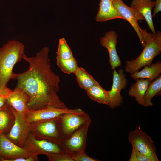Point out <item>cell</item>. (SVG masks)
Returning <instances> with one entry per match:
<instances>
[{
  "mask_svg": "<svg viewBox=\"0 0 161 161\" xmlns=\"http://www.w3.org/2000/svg\"><path fill=\"white\" fill-rule=\"evenodd\" d=\"M49 49L43 48L32 57L24 53L22 59L29 64L28 69L22 73H13L17 81L16 87L24 90L29 97V110H37L49 107L67 108L58 96L60 78L52 70L48 57Z\"/></svg>",
  "mask_w": 161,
  "mask_h": 161,
  "instance_id": "cell-1",
  "label": "cell"
},
{
  "mask_svg": "<svg viewBox=\"0 0 161 161\" xmlns=\"http://www.w3.org/2000/svg\"><path fill=\"white\" fill-rule=\"evenodd\" d=\"M24 49L23 44L16 40L9 41L0 48V95L6 98L12 91L7 84L13 79L15 65L22 59Z\"/></svg>",
  "mask_w": 161,
  "mask_h": 161,
  "instance_id": "cell-2",
  "label": "cell"
},
{
  "mask_svg": "<svg viewBox=\"0 0 161 161\" xmlns=\"http://www.w3.org/2000/svg\"><path fill=\"white\" fill-rule=\"evenodd\" d=\"M144 49L135 59L126 61L125 70L131 74L139 71L143 66L152 64L155 57L161 52V32L152 33L145 43Z\"/></svg>",
  "mask_w": 161,
  "mask_h": 161,
  "instance_id": "cell-3",
  "label": "cell"
},
{
  "mask_svg": "<svg viewBox=\"0 0 161 161\" xmlns=\"http://www.w3.org/2000/svg\"><path fill=\"white\" fill-rule=\"evenodd\" d=\"M58 118L30 123V132L37 138L46 140L60 145L63 139Z\"/></svg>",
  "mask_w": 161,
  "mask_h": 161,
  "instance_id": "cell-4",
  "label": "cell"
},
{
  "mask_svg": "<svg viewBox=\"0 0 161 161\" xmlns=\"http://www.w3.org/2000/svg\"><path fill=\"white\" fill-rule=\"evenodd\" d=\"M89 115L85 112L81 113H68L58 118V123L63 140L69 138L82 126L90 124Z\"/></svg>",
  "mask_w": 161,
  "mask_h": 161,
  "instance_id": "cell-5",
  "label": "cell"
},
{
  "mask_svg": "<svg viewBox=\"0 0 161 161\" xmlns=\"http://www.w3.org/2000/svg\"><path fill=\"white\" fill-rule=\"evenodd\" d=\"M114 5L118 12L131 24L139 38L143 47L145 43L151 36L152 33L148 32L142 29L138 21L145 20L140 13L131 7L126 5L122 0H112Z\"/></svg>",
  "mask_w": 161,
  "mask_h": 161,
  "instance_id": "cell-6",
  "label": "cell"
},
{
  "mask_svg": "<svg viewBox=\"0 0 161 161\" xmlns=\"http://www.w3.org/2000/svg\"><path fill=\"white\" fill-rule=\"evenodd\" d=\"M128 139L133 147L152 161H159L154 143L146 132L140 129L134 130L129 133Z\"/></svg>",
  "mask_w": 161,
  "mask_h": 161,
  "instance_id": "cell-7",
  "label": "cell"
},
{
  "mask_svg": "<svg viewBox=\"0 0 161 161\" xmlns=\"http://www.w3.org/2000/svg\"><path fill=\"white\" fill-rule=\"evenodd\" d=\"M9 107L14 114L15 121L9 131L5 134L13 143L23 148L25 141L30 133V123L27 121L24 115Z\"/></svg>",
  "mask_w": 161,
  "mask_h": 161,
  "instance_id": "cell-8",
  "label": "cell"
},
{
  "mask_svg": "<svg viewBox=\"0 0 161 161\" xmlns=\"http://www.w3.org/2000/svg\"><path fill=\"white\" fill-rule=\"evenodd\" d=\"M23 148L29 153L38 156L42 154L47 157L52 154L64 152L59 145L46 140L37 138L30 132Z\"/></svg>",
  "mask_w": 161,
  "mask_h": 161,
  "instance_id": "cell-9",
  "label": "cell"
},
{
  "mask_svg": "<svg viewBox=\"0 0 161 161\" xmlns=\"http://www.w3.org/2000/svg\"><path fill=\"white\" fill-rule=\"evenodd\" d=\"M90 124L82 126L69 138L62 141L60 146L65 153L70 155L86 152L87 138Z\"/></svg>",
  "mask_w": 161,
  "mask_h": 161,
  "instance_id": "cell-10",
  "label": "cell"
},
{
  "mask_svg": "<svg viewBox=\"0 0 161 161\" xmlns=\"http://www.w3.org/2000/svg\"><path fill=\"white\" fill-rule=\"evenodd\" d=\"M84 111L80 108L70 109L49 107L37 110H29L24 115L27 122H33L53 119L59 117L68 113H81Z\"/></svg>",
  "mask_w": 161,
  "mask_h": 161,
  "instance_id": "cell-11",
  "label": "cell"
},
{
  "mask_svg": "<svg viewBox=\"0 0 161 161\" xmlns=\"http://www.w3.org/2000/svg\"><path fill=\"white\" fill-rule=\"evenodd\" d=\"M127 85L126 75L123 70L120 69L117 72L113 70V83L111 89L109 90L110 103L109 106L114 109L120 106L123 102L121 92Z\"/></svg>",
  "mask_w": 161,
  "mask_h": 161,
  "instance_id": "cell-12",
  "label": "cell"
},
{
  "mask_svg": "<svg viewBox=\"0 0 161 161\" xmlns=\"http://www.w3.org/2000/svg\"><path fill=\"white\" fill-rule=\"evenodd\" d=\"M31 154L24 148L13 143L5 134H0V161H9L12 159Z\"/></svg>",
  "mask_w": 161,
  "mask_h": 161,
  "instance_id": "cell-13",
  "label": "cell"
},
{
  "mask_svg": "<svg viewBox=\"0 0 161 161\" xmlns=\"http://www.w3.org/2000/svg\"><path fill=\"white\" fill-rule=\"evenodd\" d=\"M118 35L116 32L110 30L106 32L100 39V44L107 49L109 55V62L112 70L120 66L121 63L118 55L116 45Z\"/></svg>",
  "mask_w": 161,
  "mask_h": 161,
  "instance_id": "cell-14",
  "label": "cell"
},
{
  "mask_svg": "<svg viewBox=\"0 0 161 161\" xmlns=\"http://www.w3.org/2000/svg\"><path fill=\"white\" fill-rule=\"evenodd\" d=\"M6 103L18 113L24 115L29 111V97L21 89L16 87L6 97Z\"/></svg>",
  "mask_w": 161,
  "mask_h": 161,
  "instance_id": "cell-15",
  "label": "cell"
},
{
  "mask_svg": "<svg viewBox=\"0 0 161 161\" xmlns=\"http://www.w3.org/2000/svg\"><path fill=\"white\" fill-rule=\"evenodd\" d=\"M155 3L152 0H132L130 6L143 16L152 33H156L152 14Z\"/></svg>",
  "mask_w": 161,
  "mask_h": 161,
  "instance_id": "cell-16",
  "label": "cell"
},
{
  "mask_svg": "<svg viewBox=\"0 0 161 161\" xmlns=\"http://www.w3.org/2000/svg\"><path fill=\"white\" fill-rule=\"evenodd\" d=\"M96 20L104 22L109 20L120 19L125 20L114 7L112 0H100Z\"/></svg>",
  "mask_w": 161,
  "mask_h": 161,
  "instance_id": "cell-17",
  "label": "cell"
},
{
  "mask_svg": "<svg viewBox=\"0 0 161 161\" xmlns=\"http://www.w3.org/2000/svg\"><path fill=\"white\" fill-rule=\"evenodd\" d=\"M129 90V95L135 98L138 104L144 106L143 99L146 91L151 82L149 79L139 78L136 80Z\"/></svg>",
  "mask_w": 161,
  "mask_h": 161,
  "instance_id": "cell-18",
  "label": "cell"
},
{
  "mask_svg": "<svg viewBox=\"0 0 161 161\" xmlns=\"http://www.w3.org/2000/svg\"><path fill=\"white\" fill-rule=\"evenodd\" d=\"M161 73V63L158 61L149 65L144 66L140 71L131 74V77L136 80L139 78L149 79L151 82L157 78Z\"/></svg>",
  "mask_w": 161,
  "mask_h": 161,
  "instance_id": "cell-19",
  "label": "cell"
},
{
  "mask_svg": "<svg viewBox=\"0 0 161 161\" xmlns=\"http://www.w3.org/2000/svg\"><path fill=\"white\" fill-rule=\"evenodd\" d=\"M14 121L13 113L6 103L0 108V134L7 133L13 125Z\"/></svg>",
  "mask_w": 161,
  "mask_h": 161,
  "instance_id": "cell-20",
  "label": "cell"
},
{
  "mask_svg": "<svg viewBox=\"0 0 161 161\" xmlns=\"http://www.w3.org/2000/svg\"><path fill=\"white\" fill-rule=\"evenodd\" d=\"M88 97L92 100L109 106L110 103L109 90L103 89L99 83L86 91Z\"/></svg>",
  "mask_w": 161,
  "mask_h": 161,
  "instance_id": "cell-21",
  "label": "cell"
},
{
  "mask_svg": "<svg viewBox=\"0 0 161 161\" xmlns=\"http://www.w3.org/2000/svg\"><path fill=\"white\" fill-rule=\"evenodd\" d=\"M74 74L80 87L86 91L99 83L83 68L78 67Z\"/></svg>",
  "mask_w": 161,
  "mask_h": 161,
  "instance_id": "cell-22",
  "label": "cell"
},
{
  "mask_svg": "<svg viewBox=\"0 0 161 161\" xmlns=\"http://www.w3.org/2000/svg\"><path fill=\"white\" fill-rule=\"evenodd\" d=\"M161 90V75H160L150 83L146 91L143 99L144 106H152V99L160 93Z\"/></svg>",
  "mask_w": 161,
  "mask_h": 161,
  "instance_id": "cell-23",
  "label": "cell"
},
{
  "mask_svg": "<svg viewBox=\"0 0 161 161\" xmlns=\"http://www.w3.org/2000/svg\"><path fill=\"white\" fill-rule=\"evenodd\" d=\"M56 61L58 67L65 73L75 74L78 68L77 61L74 57L68 59L56 57Z\"/></svg>",
  "mask_w": 161,
  "mask_h": 161,
  "instance_id": "cell-24",
  "label": "cell"
},
{
  "mask_svg": "<svg viewBox=\"0 0 161 161\" xmlns=\"http://www.w3.org/2000/svg\"><path fill=\"white\" fill-rule=\"evenodd\" d=\"M56 54V57L64 59H70L74 57L72 51L64 38L59 39Z\"/></svg>",
  "mask_w": 161,
  "mask_h": 161,
  "instance_id": "cell-25",
  "label": "cell"
},
{
  "mask_svg": "<svg viewBox=\"0 0 161 161\" xmlns=\"http://www.w3.org/2000/svg\"><path fill=\"white\" fill-rule=\"evenodd\" d=\"M47 157L50 161H74L70 156L64 152L52 154Z\"/></svg>",
  "mask_w": 161,
  "mask_h": 161,
  "instance_id": "cell-26",
  "label": "cell"
},
{
  "mask_svg": "<svg viewBox=\"0 0 161 161\" xmlns=\"http://www.w3.org/2000/svg\"><path fill=\"white\" fill-rule=\"evenodd\" d=\"M129 161H152L148 157L132 147Z\"/></svg>",
  "mask_w": 161,
  "mask_h": 161,
  "instance_id": "cell-27",
  "label": "cell"
},
{
  "mask_svg": "<svg viewBox=\"0 0 161 161\" xmlns=\"http://www.w3.org/2000/svg\"><path fill=\"white\" fill-rule=\"evenodd\" d=\"M74 161H98V159L90 157L86 152L77 153L69 155Z\"/></svg>",
  "mask_w": 161,
  "mask_h": 161,
  "instance_id": "cell-28",
  "label": "cell"
},
{
  "mask_svg": "<svg viewBox=\"0 0 161 161\" xmlns=\"http://www.w3.org/2000/svg\"><path fill=\"white\" fill-rule=\"evenodd\" d=\"M38 155L31 154L30 155L10 160L9 161H38Z\"/></svg>",
  "mask_w": 161,
  "mask_h": 161,
  "instance_id": "cell-29",
  "label": "cell"
},
{
  "mask_svg": "<svg viewBox=\"0 0 161 161\" xmlns=\"http://www.w3.org/2000/svg\"><path fill=\"white\" fill-rule=\"evenodd\" d=\"M155 1V8L154 10L152 17L154 18L155 15L161 11V0H156Z\"/></svg>",
  "mask_w": 161,
  "mask_h": 161,
  "instance_id": "cell-30",
  "label": "cell"
},
{
  "mask_svg": "<svg viewBox=\"0 0 161 161\" xmlns=\"http://www.w3.org/2000/svg\"><path fill=\"white\" fill-rule=\"evenodd\" d=\"M6 103V98L0 95V108L4 106Z\"/></svg>",
  "mask_w": 161,
  "mask_h": 161,
  "instance_id": "cell-31",
  "label": "cell"
}]
</instances>
